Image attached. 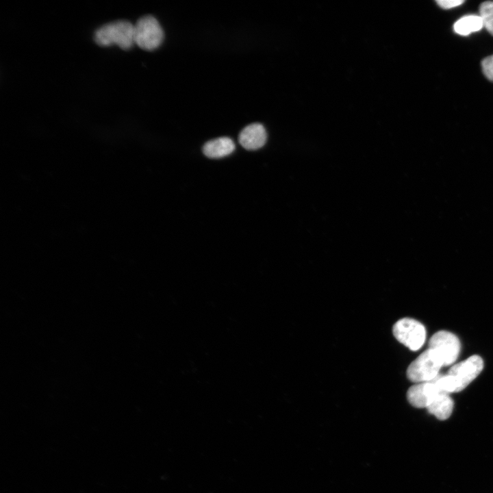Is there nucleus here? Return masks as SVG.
Masks as SVG:
<instances>
[{
	"label": "nucleus",
	"mask_w": 493,
	"mask_h": 493,
	"mask_svg": "<svg viewBox=\"0 0 493 493\" xmlns=\"http://www.w3.org/2000/svg\"><path fill=\"white\" fill-rule=\"evenodd\" d=\"M481 66L485 76L493 81V55L484 58L481 62Z\"/></svg>",
	"instance_id": "ddd939ff"
},
{
	"label": "nucleus",
	"mask_w": 493,
	"mask_h": 493,
	"mask_svg": "<svg viewBox=\"0 0 493 493\" xmlns=\"http://www.w3.org/2000/svg\"><path fill=\"white\" fill-rule=\"evenodd\" d=\"M235 149L233 141L228 137H220L207 142L203 153L210 158H221L230 155Z\"/></svg>",
	"instance_id": "9d476101"
},
{
	"label": "nucleus",
	"mask_w": 493,
	"mask_h": 493,
	"mask_svg": "<svg viewBox=\"0 0 493 493\" xmlns=\"http://www.w3.org/2000/svg\"><path fill=\"white\" fill-rule=\"evenodd\" d=\"M163 40V29L154 16H144L134 25V42L140 48L147 51L154 50Z\"/></svg>",
	"instance_id": "7ed1b4c3"
},
{
	"label": "nucleus",
	"mask_w": 493,
	"mask_h": 493,
	"mask_svg": "<svg viewBox=\"0 0 493 493\" xmlns=\"http://www.w3.org/2000/svg\"><path fill=\"white\" fill-rule=\"evenodd\" d=\"M444 366L437 353L428 348L415 359L407 369V378L418 383L434 379Z\"/></svg>",
	"instance_id": "f03ea898"
},
{
	"label": "nucleus",
	"mask_w": 493,
	"mask_h": 493,
	"mask_svg": "<svg viewBox=\"0 0 493 493\" xmlns=\"http://www.w3.org/2000/svg\"><path fill=\"white\" fill-rule=\"evenodd\" d=\"M94 39L101 47L116 45L124 50H128L135 44L134 25L125 20L108 23L96 30Z\"/></svg>",
	"instance_id": "f257e3e1"
},
{
	"label": "nucleus",
	"mask_w": 493,
	"mask_h": 493,
	"mask_svg": "<svg viewBox=\"0 0 493 493\" xmlns=\"http://www.w3.org/2000/svg\"><path fill=\"white\" fill-rule=\"evenodd\" d=\"M396 339L412 351L419 350L426 340V329L419 321L409 318L399 320L393 326Z\"/></svg>",
	"instance_id": "20e7f679"
},
{
	"label": "nucleus",
	"mask_w": 493,
	"mask_h": 493,
	"mask_svg": "<svg viewBox=\"0 0 493 493\" xmlns=\"http://www.w3.org/2000/svg\"><path fill=\"white\" fill-rule=\"evenodd\" d=\"M429 348L434 351L440 358L444 366L453 364L461 349L459 338L447 331H439L429 339Z\"/></svg>",
	"instance_id": "423d86ee"
},
{
	"label": "nucleus",
	"mask_w": 493,
	"mask_h": 493,
	"mask_svg": "<svg viewBox=\"0 0 493 493\" xmlns=\"http://www.w3.org/2000/svg\"><path fill=\"white\" fill-rule=\"evenodd\" d=\"M267 138L266 129L262 124L253 123L240 133L238 141L247 150H256L264 145Z\"/></svg>",
	"instance_id": "6e6552de"
},
{
	"label": "nucleus",
	"mask_w": 493,
	"mask_h": 493,
	"mask_svg": "<svg viewBox=\"0 0 493 493\" xmlns=\"http://www.w3.org/2000/svg\"><path fill=\"white\" fill-rule=\"evenodd\" d=\"M479 16L483 27L493 36V1H485L480 5Z\"/></svg>",
	"instance_id": "f8f14e48"
},
{
	"label": "nucleus",
	"mask_w": 493,
	"mask_h": 493,
	"mask_svg": "<svg viewBox=\"0 0 493 493\" xmlns=\"http://www.w3.org/2000/svg\"><path fill=\"white\" fill-rule=\"evenodd\" d=\"M443 392L447 393L441 389L435 378L431 381L418 383L411 386L407 390V399L412 406L423 408L427 407L435 396Z\"/></svg>",
	"instance_id": "0eeeda50"
},
{
	"label": "nucleus",
	"mask_w": 493,
	"mask_h": 493,
	"mask_svg": "<svg viewBox=\"0 0 493 493\" xmlns=\"http://www.w3.org/2000/svg\"><path fill=\"white\" fill-rule=\"evenodd\" d=\"M436 3L443 9H451L462 5L463 0H438Z\"/></svg>",
	"instance_id": "4468645a"
},
{
	"label": "nucleus",
	"mask_w": 493,
	"mask_h": 493,
	"mask_svg": "<svg viewBox=\"0 0 493 493\" xmlns=\"http://www.w3.org/2000/svg\"><path fill=\"white\" fill-rule=\"evenodd\" d=\"M454 402L448 393H440L435 396L427 406L429 414L434 415L438 420L448 418L453 409Z\"/></svg>",
	"instance_id": "1a4fd4ad"
},
{
	"label": "nucleus",
	"mask_w": 493,
	"mask_h": 493,
	"mask_svg": "<svg viewBox=\"0 0 493 493\" xmlns=\"http://www.w3.org/2000/svg\"><path fill=\"white\" fill-rule=\"evenodd\" d=\"M483 366V359L474 355L451 367L447 375L453 383L454 392L467 387L481 373Z\"/></svg>",
	"instance_id": "39448f33"
},
{
	"label": "nucleus",
	"mask_w": 493,
	"mask_h": 493,
	"mask_svg": "<svg viewBox=\"0 0 493 493\" xmlns=\"http://www.w3.org/2000/svg\"><path fill=\"white\" fill-rule=\"evenodd\" d=\"M483 27V21L479 15H467L455 22L454 31L462 36H467L472 32L479 31Z\"/></svg>",
	"instance_id": "9b49d317"
}]
</instances>
